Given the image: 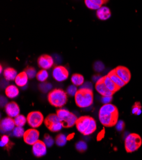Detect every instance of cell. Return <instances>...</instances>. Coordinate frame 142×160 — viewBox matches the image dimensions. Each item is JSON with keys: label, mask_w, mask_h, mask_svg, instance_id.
<instances>
[{"label": "cell", "mask_w": 142, "mask_h": 160, "mask_svg": "<svg viewBox=\"0 0 142 160\" xmlns=\"http://www.w3.org/2000/svg\"><path fill=\"white\" fill-rule=\"evenodd\" d=\"M99 119L105 127H113L116 125L119 119V110L112 103L104 104L99 111Z\"/></svg>", "instance_id": "1"}, {"label": "cell", "mask_w": 142, "mask_h": 160, "mask_svg": "<svg viewBox=\"0 0 142 160\" xmlns=\"http://www.w3.org/2000/svg\"><path fill=\"white\" fill-rule=\"evenodd\" d=\"M75 125L78 131L86 136L92 134L97 128L96 121L88 116H81L78 118Z\"/></svg>", "instance_id": "2"}, {"label": "cell", "mask_w": 142, "mask_h": 160, "mask_svg": "<svg viewBox=\"0 0 142 160\" xmlns=\"http://www.w3.org/2000/svg\"><path fill=\"white\" fill-rule=\"evenodd\" d=\"M94 94L92 89L81 88L75 95L76 105L80 108H87L93 103Z\"/></svg>", "instance_id": "3"}, {"label": "cell", "mask_w": 142, "mask_h": 160, "mask_svg": "<svg viewBox=\"0 0 142 160\" xmlns=\"http://www.w3.org/2000/svg\"><path fill=\"white\" fill-rule=\"evenodd\" d=\"M67 92L61 89H54L48 94V101L51 105L57 108H62L68 101Z\"/></svg>", "instance_id": "4"}, {"label": "cell", "mask_w": 142, "mask_h": 160, "mask_svg": "<svg viewBox=\"0 0 142 160\" xmlns=\"http://www.w3.org/2000/svg\"><path fill=\"white\" fill-rule=\"evenodd\" d=\"M56 114L58 116L63 128H71L76 124L78 118L74 114L70 112V111L66 109L60 108L57 110Z\"/></svg>", "instance_id": "5"}, {"label": "cell", "mask_w": 142, "mask_h": 160, "mask_svg": "<svg viewBox=\"0 0 142 160\" xmlns=\"http://www.w3.org/2000/svg\"><path fill=\"white\" fill-rule=\"evenodd\" d=\"M142 144L141 137L136 133H130L125 139L124 146L126 152L131 153L140 149Z\"/></svg>", "instance_id": "6"}, {"label": "cell", "mask_w": 142, "mask_h": 160, "mask_svg": "<svg viewBox=\"0 0 142 160\" xmlns=\"http://www.w3.org/2000/svg\"><path fill=\"white\" fill-rule=\"evenodd\" d=\"M44 123L47 128L52 132H59L63 128L57 114H49L45 119Z\"/></svg>", "instance_id": "7"}, {"label": "cell", "mask_w": 142, "mask_h": 160, "mask_svg": "<svg viewBox=\"0 0 142 160\" xmlns=\"http://www.w3.org/2000/svg\"><path fill=\"white\" fill-rule=\"evenodd\" d=\"M28 124L33 128L40 127L44 121V117L42 112L38 111H33L29 112L27 116Z\"/></svg>", "instance_id": "8"}, {"label": "cell", "mask_w": 142, "mask_h": 160, "mask_svg": "<svg viewBox=\"0 0 142 160\" xmlns=\"http://www.w3.org/2000/svg\"><path fill=\"white\" fill-rule=\"evenodd\" d=\"M40 132L35 128H31L26 130L24 132L23 138L26 143L28 145L33 146L39 139Z\"/></svg>", "instance_id": "9"}, {"label": "cell", "mask_w": 142, "mask_h": 160, "mask_svg": "<svg viewBox=\"0 0 142 160\" xmlns=\"http://www.w3.org/2000/svg\"><path fill=\"white\" fill-rule=\"evenodd\" d=\"M52 76L57 82H62L68 78L69 72L65 67L57 66L53 70Z\"/></svg>", "instance_id": "10"}, {"label": "cell", "mask_w": 142, "mask_h": 160, "mask_svg": "<svg viewBox=\"0 0 142 160\" xmlns=\"http://www.w3.org/2000/svg\"><path fill=\"white\" fill-rule=\"evenodd\" d=\"M38 65L42 69H50L54 65V59L49 55L43 54L38 59Z\"/></svg>", "instance_id": "11"}, {"label": "cell", "mask_w": 142, "mask_h": 160, "mask_svg": "<svg viewBox=\"0 0 142 160\" xmlns=\"http://www.w3.org/2000/svg\"><path fill=\"white\" fill-rule=\"evenodd\" d=\"M33 153L38 158L45 156L47 153V146L45 143L42 140H38L33 145Z\"/></svg>", "instance_id": "12"}, {"label": "cell", "mask_w": 142, "mask_h": 160, "mask_svg": "<svg viewBox=\"0 0 142 160\" xmlns=\"http://www.w3.org/2000/svg\"><path fill=\"white\" fill-rule=\"evenodd\" d=\"M5 112L8 116L15 118L19 115L20 108L18 104L15 102H10L8 103L5 107Z\"/></svg>", "instance_id": "13"}, {"label": "cell", "mask_w": 142, "mask_h": 160, "mask_svg": "<svg viewBox=\"0 0 142 160\" xmlns=\"http://www.w3.org/2000/svg\"><path fill=\"white\" fill-rule=\"evenodd\" d=\"M115 71L118 76L126 84L130 82L131 78V74L130 70L127 67L119 66L116 68H115Z\"/></svg>", "instance_id": "14"}, {"label": "cell", "mask_w": 142, "mask_h": 160, "mask_svg": "<svg viewBox=\"0 0 142 160\" xmlns=\"http://www.w3.org/2000/svg\"><path fill=\"white\" fill-rule=\"evenodd\" d=\"M15 126V121L12 119V118L7 117L3 119L1 121V124H0V128H1V131L3 133L9 132L12 131Z\"/></svg>", "instance_id": "15"}, {"label": "cell", "mask_w": 142, "mask_h": 160, "mask_svg": "<svg viewBox=\"0 0 142 160\" xmlns=\"http://www.w3.org/2000/svg\"><path fill=\"white\" fill-rule=\"evenodd\" d=\"M96 90L100 94L102 97H112L113 94H114L113 92L111 91H110L106 85L105 84L103 80V77L99 80V81L96 82Z\"/></svg>", "instance_id": "16"}, {"label": "cell", "mask_w": 142, "mask_h": 160, "mask_svg": "<svg viewBox=\"0 0 142 160\" xmlns=\"http://www.w3.org/2000/svg\"><path fill=\"white\" fill-rule=\"evenodd\" d=\"M111 11L110 8L105 6H101L96 12L97 18L101 21L108 20L111 17Z\"/></svg>", "instance_id": "17"}, {"label": "cell", "mask_w": 142, "mask_h": 160, "mask_svg": "<svg viewBox=\"0 0 142 160\" xmlns=\"http://www.w3.org/2000/svg\"><path fill=\"white\" fill-rule=\"evenodd\" d=\"M103 82H104L105 84L107 87V88L110 91L113 92L114 93L117 92L118 91H119L121 89L112 81L111 78H110V77L108 75L105 77H103Z\"/></svg>", "instance_id": "18"}, {"label": "cell", "mask_w": 142, "mask_h": 160, "mask_svg": "<svg viewBox=\"0 0 142 160\" xmlns=\"http://www.w3.org/2000/svg\"><path fill=\"white\" fill-rule=\"evenodd\" d=\"M28 77L26 73L24 71L17 74L16 78L15 79V82L19 87H24L27 84Z\"/></svg>", "instance_id": "19"}, {"label": "cell", "mask_w": 142, "mask_h": 160, "mask_svg": "<svg viewBox=\"0 0 142 160\" xmlns=\"http://www.w3.org/2000/svg\"><path fill=\"white\" fill-rule=\"evenodd\" d=\"M0 146H1L2 148H3L5 150H7L9 152L14 146V143L10 141L8 135H4L1 137Z\"/></svg>", "instance_id": "20"}, {"label": "cell", "mask_w": 142, "mask_h": 160, "mask_svg": "<svg viewBox=\"0 0 142 160\" xmlns=\"http://www.w3.org/2000/svg\"><path fill=\"white\" fill-rule=\"evenodd\" d=\"M5 94L7 97L9 98H16L19 94V90L17 86L10 85L7 87L5 89Z\"/></svg>", "instance_id": "21"}, {"label": "cell", "mask_w": 142, "mask_h": 160, "mask_svg": "<svg viewBox=\"0 0 142 160\" xmlns=\"http://www.w3.org/2000/svg\"><path fill=\"white\" fill-rule=\"evenodd\" d=\"M17 75V72L13 68H7L3 72V76L7 81H14Z\"/></svg>", "instance_id": "22"}, {"label": "cell", "mask_w": 142, "mask_h": 160, "mask_svg": "<svg viewBox=\"0 0 142 160\" xmlns=\"http://www.w3.org/2000/svg\"><path fill=\"white\" fill-rule=\"evenodd\" d=\"M108 75L110 77L112 81L120 88H123L126 84L122 81V80L118 76V75L116 73L115 69L112 70V71H110L108 73Z\"/></svg>", "instance_id": "23"}, {"label": "cell", "mask_w": 142, "mask_h": 160, "mask_svg": "<svg viewBox=\"0 0 142 160\" xmlns=\"http://www.w3.org/2000/svg\"><path fill=\"white\" fill-rule=\"evenodd\" d=\"M71 81L76 86H81L84 83V77L79 73H75L71 76Z\"/></svg>", "instance_id": "24"}, {"label": "cell", "mask_w": 142, "mask_h": 160, "mask_svg": "<svg viewBox=\"0 0 142 160\" xmlns=\"http://www.w3.org/2000/svg\"><path fill=\"white\" fill-rule=\"evenodd\" d=\"M67 140H68L67 137L62 133H60L57 135L55 138L56 143L58 146H61V147L65 146Z\"/></svg>", "instance_id": "25"}, {"label": "cell", "mask_w": 142, "mask_h": 160, "mask_svg": "<svg viewBox=\"0 0 142 160\" xmlns=\"http://www.w3.org/2000/svg\"><path fill=\"white\" fill-rule=\"evenodd\" d=\"M36 77L38 81L41 82H45L46 80L48 78L49 73H48V72H47L46 70L42 69L37 73Z\"/></svg>", "instance_id": "26"}, {"label": "cell", "mask_w": 142, "mask_h": 160, "mask_svg": "<svg viewBox=\"0 0 142 160\" xmlns=\"http://www.w3.org/2000/svg\"><path fill=\"white\" fill-rule=\"evenodd\" d=\"M14 121H15V126H19V127H23L26 124V122L27 121V118H26L23 115H20V114L14 118Z\"/></svg>", "instance_id": "27"}, {"label": "cell", "mask_w": 142, "mask_h": 160, "mask_svg": "<svg viewBox=\"0 0 142 160\" xmlns=\"http://www.w3.org/2000/svg\"><path fill=\"white\" fill-rule=\"evenodd\" d=\"M75 149L79 152L83 153L87 149V143L85 142H84V141L78 142L75 144Z\"/></svg>", "instance_id": "28"}, {"label": "cell", "mask_w": 142, "mask_h": 160, "mask_svg": "<svg viewBox=\"0 0 142 160\" xmlns=\"http://www.w3.org/2000/svg\"><path fill=\"white\" fill-rule=\"evenodd\" d=\"M24 130L22 128V127H19V126H16L14 128V129L13 130V134L15 137L17 138H21L24 136Z\"/></svg>", "instance_id": "29"}, {"label": "cell", "mask_w": 142, "mask_h": 160, "mask_svg": "<svg viewBox=\"0 0 142 160\" xmlns=\"http://www.w3.org/2000/svg\"><path fill=\"white\" fill-rule=\"evenodd\" d=\"M24 72L26 73L28 78L30 79L33 78L37 75L36 70H35V68H34L32 67H27L25 69Z\"/></svg>", "instance_id": "30"}, {"label": "cell", "mask_w": 142, "mask_h": 160, "mask_svg": "<svg viewBox=\"0 0 142 160\" xmlns=\"http://www.w3.org/2000/svg\"><path fill=\"white\" fill-rule=\"evenodd\" d=\"M43 142L45 143L47 147H48V148L52 147L54 143V140L52 138V137L47 133L45 134V135H44Z\"/></svg>", "instance_id": "31"}, {"label": "cell", "mask_w": 142, "mask_h": 160, "mask_svg": "<svg viewBox=\"0 0 142 160\" xmlns=\"http://www.w3.org/2000/svg\"><path fill=\"white\" fill-rule=\"evenodd\" d=\"M52 88L51 84L49 82H42L41 84L39 85V89L43 92H49Z\"/></svg>", "instance_id": "32"}, {"label": "cell", "mask_w": 142, "mask_h": 160, "mask_svg": "<svg viewBox=\"0 0 142 160\" xmlns=\"http://www.w3.org/2000/svg\"><path fill=\"white\" fill-rule=\"evenodd\" d=\"M141 113V105L140 102H135L132 107V114L135 115H140Z\"/></svg>", "instance_id": "33"}, {"label": "cell", "mask_w": 142, "mask_h": 160, "mask_svg": "<svg viewBox=\"0 0 142 160\" xmlns=\"http://www.w3.org/2000/svg\"><path fill=\"white\" fill-rule=\"evenodd\" d=\"M84 2H85V4H86V7L88 8L91 9V10H97L98 9H99L101 7L100 6H99V5L94 3V2H92L91 0H85Z\"/></svg>", "instance_id": "34"}, {"label": "cell", "mask_w": 142, "mask_h": 160, "mask_svg": "<svg viewBox=\"0 0 142 160\" xmlns=\"http://www.w3.org/2000/svg\"><path fill=\"white\" fill-rule=\"evenodd\" d=\"M78 89L76 88V86L75 85H71L69 86L66 89V92L68 95L71 96V97H75Z\"/></svg>", "instance_id": "35"}, {"label": "cell", "mask_w": 142, "mask_h": 160, "mask_svg": "<svg viewBox=\"0 0 142 160\" xmlns=\"http://www.w3.org/2000/svg\"><path fill=\"white\" fill-rule=\"evenodd\" d=\"M105 68V66L101 61H96L94 65V70L97 72H102Z\"/></svg>", "instance_id": "36"}, {"label": "cell", "mask_w": 142, "mask_h": 160, "mask_svg": "<svg viewBox=\"0 0 142 160\" xmlns=\"http://www.w3.org/2000/svg\"><path fill=\"white\" fill-rule=\"evenodd\" d=\"M116 129L117 131L119 132H122L125 127V124L124 122L122 121H119L117 122V123L116 124Z\"/></svg>", "instance_id": "37"}, {"label": "cell", "mask_w": 142, "mask_h": 160, "mask_svg": "<svg viewBox=\"0 0 142 160\" xmlns=\"http://www.w3.org/2000/svg\"><path fill=\"white\" fill-rule=\"evenodd\" d=\"M112 100V97H103L101 101L104 104L110 103Z\"/></svg>", "instance_id": "38"}, {"label": "cell", "mask_w": 142, "mask_h": 160, "mask_svg": "<svg viewBox=\"0 0 142 160\" xmlns=\"http://www.w3.org/2000/svg\"><path fill=\"white\" fill-rule=\"evenodd\" d=\"M92 2H94L95 4L101 7L103 4H105V3H106V0H91Z\"/></svg>", "instance_id": "39"}, {"label": "cell", "mask_w": 142, "mask_h": 160, "mask_svg": "<svg viewBox=\"0 0 142 160\" xmlns=\"http://www.w3.org/2000/svg\"><path fill=\"white\" fill-rule=\"evenodd\" d=\"M105 130L103 129V130H101V131L98 133V136H97V140H98V141H100V140H102V139L104 138V137H105Z\"/></svg>", "instance_id": "40"}, {"label": "cell", "mask_w": 142, "mask_h": 160, "mask_svg": "<svg viewBox=\"0 0 142 160\" xmlns=\"http://www.w3.org/2000/svg\"><path fill=\"white\" fill-rule=\"evenodd\" d=\"M102 77L98 74L97 75H94L93 77H92V81L94 82H97Z\"/></svg>", "instance_id": "41"}, {"label": "cell", "mask_w": 142, "mask_h": 160, "mask_svg": "<svg viewBox=\"0 0 142 160\" xmlns=\"http://www.w3.org/2000/svg\"><path fill=\"white\" fill-rule=\"evenodd\" d=\"M74 136H75V133H74L68 135L67 136V140H70L73 139V137H74Z\"/></svg>", "instance_id": "42"}, {"label": "cell", "mask_w": 142, "mask_h": 160, "mask_svg": "<svg viewBox=\"0 0 142 160\" xmlns=\"http://www.w3.org/2000/svg\"><path fill=\"white\" fill-rule=\"evenodd\" d=\"M2 71H3V67L1 65V66H0V72H1V73H2Z\"/></svg>", "instance_id": "43"}, {"label": "cell", "mask_w": 142, "mask_h": 160, "mask_svg": "<svg viewBox=\"0 0 142 160\" xmlns=\"http://www.w3.org/2000/svg\"><path fill=\"white\" fill-rule=\"evenodd\" d=\"M108 1V0H106V2H107Z\"/></svg>", "instance_id": "44"}]
</instances>
